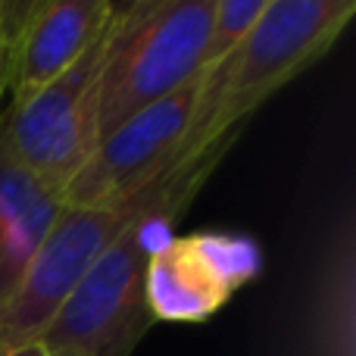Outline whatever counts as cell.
Here are the masks:
<instances>
[{"label": "cell", "mask_w": 356, "mask_h": 356, "mask_svg": "<svg viewBox=\"0 0 356 356\" xmlns=\"http://www.w3.org/2000/svg\"><path fill=\"white\" fill-rule=\"evenodd\" d=\"M60 209L63 197L38 181L0 138V303L22 282Z\"/></svg>", "instance_id": "cell-9"}, {"label": "cell", "mask_w": 356, "mask_h": 356, "mask_svg": "<svg viewBox=\"0 0 356 356\" xmlns=\"http://www.w3.org/2000/svg\"><path fill=\"white\" fill-rule=\"evenodd\" d=\"M272 0H216L213 13V35H209L207 47V69L216 66L247 31L253 29L263 10Z\"/></svg>", "instance_id": "cell-10"}, {"label": "cell", "mask_w": 356, "mask_h": 356, "mask_svg": "<svg viewBox=\"0 0 356 356\" xmlns=\"http://www.w3.org/2000/svg\"><path fill=\"white\" fill-rule=\"evenodd\" d=\"M138 0H113V16H116V13H125L129 10V6H135Z\"/></svg>", "instance_id": "cell-14"}, {"label": "cell", "mask_w": 356, "mask_h": 356, "mask_svg": "<svg viewBox=\"0 0 356 356\" xmlns=\"http://www.w3.org/2000/svg\"><path fill=\"white\" fill-rule=\"evenodd\" d=\"M104 47L106 31L54 81L22 97H10V110L0 116L6 150L60 197L100 141L97 110Z\"/></svg>", "instance_id": "cell-5"}, {"label": "cell", "mask_w": 356, "mask_h": 356, "mask_svg": "<svg viewBox=\"0 0 356 356\" xmlns=\"http://www.w3.org/2000/svg\"><path fill=\"white\" fill-rule=\"evenodd\" d=\"M113 0H47L6 54V88L13 97L54 81L104 38Z\"/></svg>", "instance_id": "cell-8"}, {"label": "cell", "mask_w": 356, "mask_h": 356, "mask_svg": "<svg viewBox=\"0 0 356 356\" xmlns=\"http://www.w3.org/2000/svg\"><path fill=\"white\" fill-rule=\"evenodd\" d=\"M238 138L241 129L191 156L172 188L94 259L41 334L47 350H66L75 356H131L138 341L154 325L144 291L150 257L169 241L172 219L188 207Z\"/></svg>", "instance_id": "cell-1"}, {"label": "cell", "mask_w": 356, "mask_h": 356, "mask_svg": "<svg viewBox=\"0 0 356 356\" xmlns=\"http://www.w3.org/2000/svg\"><path fill=\"white\" fill-rule=\"evenodd\" d=\"M47 356H75V353H66V350H47Z\"/></svg>", "instance_id": "cell-15"}, {"label": "cell", "mask_w": 356, "mask_h": 356, "mask_svg": "<svg viewBox=\"0 0 356 356\" xmlns=\"http://www.w3.org/2000/svg\"><path fill=\"white\" fill-rule=\"evenodd\" d=\"M216 0H138L106 29L100 135L169 97L207 69Z\"/></svg>", "instance_id": "cell-3"}, {"label": "cell", "mask_w": 356, "mask_h": 356, "mask_svg": "<svg viewBox=\"0 0 356 356\" xmlns=\"http://www.w3.org/2000/svg\"><path fill=\"white\" fill-rule=\"evenodd\" d=\"M263 272V250L234 232H194L169 238L147 263V307L154 322H203L238 288Z\"/></svg>", "instance_id": "cell-7"}, {"label": "cell", "mask_w": 356, "mask_h": 356, "mask_svg": "<svg viewBox=\"0 0 356 356\" xmlns=\"http://www.w3.org/2000/svg\"><path fill=\"white\" fill-rule=\"evenodd\" d=\"M191 156L172 163L160 178L125 200L100 203V207H66L63 203L54 228L31 257L22 282L0 303V353L13 347L41 341L54 316L75 291L94 259L138 219L144 216L184 172Z\"/></svg>", "instance_id": "cell-4"}, {"label": "cell", "mask_w": 356, "mask_h": 356, "mask_svg": "<svg viewBox=\"0 0 356 356\" xmlns=\"http://www.w3.org/2000/svg\"><path fill=\"white\" fill-rule=\"evenodd\" d=\"M353 10L356 0H272L253 29L216 66L203 69L178 160L203 154L228 131L244 129L253 110L332 50Z\"/></svg>", "instance_id": "cell-2"}, {"label": "cell", "mask_w": 356, "mask_h": 356, "mask_svg": "<svg viewBox=\"0 0 356 356\" xmlns=\"http://www.w3.org/2000/svg\"><path fill=\"white\" fill-rule=\"evenodd\" d=\"M0 356H47V347L41 341H31V344H22V347H13V350L0 353Z\"/></svg>", "instance_id": "cell-12"}, {"label": "cell", "mask_w": 356, "mask_h": 356, "mask_svg": "<svg viewBox=\"0 0 356 356\" xmlns=\"http://www.w3.org/2000/svg\"><path fill=\"white\" fill-rule=\"evenodd\" d=\"M203 72L194 75L169 97L138 110L125 122L113 125L100 135L97 147L85 166L72 175L63 191L66 207H100V203L125 200L160 178L172 163H178V147L194 116L200 97Z\"/></svg>", "instance_id": "cell-6"}, {"label": "cell", "mask_w": 356, "mask_h": 356, "mask_svg": "<svg viewBox=\"0 0 356 356\" xmlns=\"http://www.w3.org/2000/svg\"><path fill=\"white\" fill-rule=\"evenodd\" d=\"M3 88H6V44L3 35H0V97H3Z\"/></svg>", "instance_id": "cell-13"}, {"label": "cell", "mask_w": 356, "mask_h": 356, "mask_svg": "<svg viewBox=\"0 0 356 356\" xmlns=\"http://www.w3.org/2000/svg\"><path fill=\"white\" fill-rule=\"evenodd\" d=\"M47 0H0V35H3L6 54L19 44V38L25 35V29L31 25V19L38 16V10Z\"/></svg>", "instance_id": "cell-11"}]
</instances>
